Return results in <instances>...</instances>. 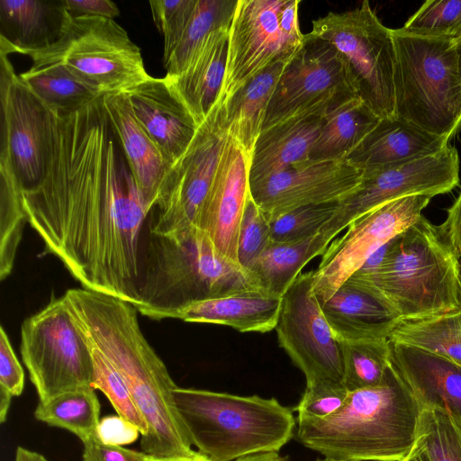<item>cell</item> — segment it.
I'll return each mask as SVG.
<instances>
[{
	"label": "cell",
	"instance_id": "cell-44",
	"mask_svg": "<svg viewBox=\"0 0 461 461\" xmlns=\"http://www.w3.org/2000/svg\"><path fill=\"white\" fill-rule=\"evenodd\" d=\"M24 388V372L3 326L0 329V422L7 420L14 396Z\"/></svg>",
	"mask_w": 461,
	"mask_h": 461
},
{
	"label": "cell",
	"instance_id": "cell-4",
	"mask_svg": "<svg viewBox=\"0 0 461 461\" xmlns=\"http://www.w3.org/2000/svg\"><path fill=\"white\" fill-rule=\"evenodd\" d=\"M460 265L439 225L421 215L388 242L372 274L353 276L379 290L402 321H418L461 312Z\"/></svg>",
	"mask_w": 461,
	"mask_h": 461
},
{
	"label": "cell",
	"instance_id": "cell-41",
	"mask_svg": "<svg viewBox=\"0 0 461 461\" xmlns=\"http://www.w3.org/2000/svg\"><path fill=\"white\" fill-rule=\"evenodd\" d=\"M272 242L270 222L250 195L239 230L237 248L239 265L248 272L256 259Z\"/></svg>",
	"mask_w": 461,
	"mask_h": 461
},
{
	"label": "cell",
	"instance_id": "cell-52",
	"mask_svg": "<svg viewBox=\"0 0 461 461\" xmlns=\"http://www.w3.org/2000/svg\"><path fill=\"white\" fill-rule=\"evenodd\" d=\"M402 461H426V459L420 448L415 444L411 453Z\"/></svg>",
	"mask_w": 461,
	"mask_h": 461
},
{
	"label": "cell",
	"instance_id": "cell-9",
	"mask_svg": "<svg viewBox=\"0 0 461 461\" xmlns=\"http://www.w3.org/2000/svg\"><path fill=\"white\" fill-rule=\"evenodd\" d=\"M299 5V0H238L229 29L219 104L264 69L290 59L298 51L304 41Z\"/></svg>",
	"mask_w": 461,
	"mask_h": 461
},
{
	"label": "cell",
	"instance_id": "cell-29",
	"mask_svg": "<svg viewBox=\"0 0 461 461\" xmlns=\"http://www.w3.org/2000/svg\"><path fill=\"white\" fill-rule=\"evenodd\" d=\"M380 120L358 96L340 103L324 114L308 163L345 158Z\"/></svg>",
	"mask_w": 461,
	"mask_h": 461
},
{
	"label": "cell",
	"instance_id": "cell-22",
	"mask_svg": "<svg viewBox=\"0 0 461 461\" xmlns=\"http://www.w3.org/2000/svg\"><path fill=\"white\" fill-rule=\"evenodd\" d=\"M391 350L393 365L421 409L445 407L461 419V366L400 343L391 342Z\"/></svg>",
	"mask_w": 461,
	"mask_h": 461
},
{
	"label": "cell",
	"instance_id": "cell-51",
	"mask_svg": "<svg viewBox=\"0 0 461 461\" xmlns=\"http://www.w3.org/2000/svg\"><path fill=\"white\" fill-rule=\"evenodd\" d=\"M153 461H209L204 456L198 451L192 456H176V457H154Z\"/></svg>",
	"mask_w": 461,
	"mask_h": 461
},
{
	"label": "cell",
	"instance_id": "cell-53",
	"mask_svg": "<svg viewBox=\"0 0 461 461\" xmlns=\"http://www.w3.org/2000/svg\"><path fill=\"white\" fill-rule=\"evenodd\" d=\"M454 41L458 54L459 70L461 75V38L455 40Z\"/></svg>",
	"mask_w": 461,
	"mask_h": 461
},
{
	"label": "cell",
	"instance_id": "cell-55",
	"mask_svg": "<svg viewBox=\"0 0 461 461\" xmlns=\"http://www.w3.org/2000/svg\"><path fill=\"white\" fill-rule=\"evenodd\" d=\"M316 461H348V460H339V459H335V458H331V457H326L323 458V459H317Z\"/></svg>",
	"mask_w": 461,
	"mask_h": 461
},
{
	"label": "cell",
	"instance_id": "cell-14",
	"mask_svg": "<svg viewBox=\"0 0 461 461\" xmlns=\"http://www.w3.org/2000/svg\"><path fill=\"white\" fill-rule=\"evenodd\" d=\"M0 153L8 157L23 190L43 178L52 148L54 113L21 79L0 52Z\"/></svg>",
	"mask_w": 461,
	"mask_h": 461
},
{
	"label": "cell",
	"instance_id": "cell-1",
	"mask_svg": "<svg viewBox=\"0 0 461 461\" xmlns=\"http://www.w3.org/2000/svg\"><path fill=\"white\" fill-rule=\"evenodd\" d=\"M45 175L22 191L26 220L83 288L137 307L146 208L102 98L55 112Z\"/></svg>",
	"mask_w": 461,
	"mask_h": 461
},
{
	"label": "cell",
	"instance_id": "cell-17",
	"mask_svg": "<svg viewBox=\"0 0 461 461\" xmlns=\"http://www.w3.org/2000/svg\"><path fill=\"white\" fill-rule=\"evenodd\" d=\"M362 175L345 158L306 163L250 185V194L270 222L303 206L340 202Z\"/></svg>",
	"mask_w": 461,
	"mask_h": 461
},
{
	"label": "cell",
	"instance_id": "cell-25",
	"mask_svg": "<svg viewBox=\"0 0 461 461\" xmlns=\"http://www.w3.org/2000/svg\"><path fill=\"white\" fill-rule=\"evenodd\" d=\"M282 298L253 288L194 302L177 311L173 319L186 322L230 326L240 332H268L276 329Z\"/></svg>",
	"mask_w": 461,
	"mask_h": 461
},
{
	"label": "cell",
	"instance_id": "cell-48",
	"mask_svg": "<svg viewBox=\"0 0 461 461\" xmlns=\"http://www.w3.org/2000/svg\"><path fill=\"white\" fill-rule=\"evenodd\" d=\"M447 212L439 227L461 258V191Z\"/></svg>",
	"mask_w": 461,
	"mask_h": 461
},
{
	"label": "cell",
	"instance_id": "cell-50",
	"mask_svg": "<svg viewBox=\"0 0 461 461\" xmlns=\"http://www.w3.org/2000/svg\"><path fill=\"white\" fill-rule=\"evenodd\" d=\"M234 461H287V459L274 451L252 454L238 458Z\"/></svg>",
	"mask_w": 461,
	"mask_h": 461
},
{
	"label": "cell",
	"instance_id": "cell-28",
	"mask_svg": "<svg viewBox=\"0 0 461 461\" xmlns=\"http://www.w3.org/2000/svg\"><path fill=\"white\" fill-rule=\"evenodd\" d=\"M289 60L279 61L267 68L221 105L227 133L249 156L261 133L277 81Z\"/></svg>",
	"mask_w": 461,
	"mask_h": 461
},
{
	"label": "cell",
	"instance_id": "cell-12",
	"mask_svg": "<svg viewBox=\"0 0 461 461\" xmlns=\"http://www.w3.org/2000/svg\"><path fill=\"white\" fill-rule=\"evenodd\" d=\"M357 96L348 64L330 42L304 34L276 86L262 131L289 120L324 115Z\"/></svg>",
	"mask_w": 461,
	"mask_h": 461
},
{
	"label": "cell",
	"instance_id": "cell-2",
	"mask_svg": "<svg viewBox=\"0 0 461 461\" xmlns=\"http://www.w3.org/2000/svg\"><path fill=\"white\" fill-rule=\"evenodd\" d=\"M421 411L392 363L379 384L349 392L344 406L333 415L297 417L296 437L326 457L402 461L416 444Z\"/></svg>",
	"mask_w": 461,
	"mask_h": 461
},
{
	"label": "cell",
	"instance_id": "cell-16",
	"mask_svg": "<svg viewBox=\"0 0 461 461\" xmlns=\"http://www.w3.org/2000/svg\"><path fill=\"white\" fill-rule=\"evenodd\" d=\"M432 196L415 194L384 203L354 221L330 243L313 271V292L321 304L382 246L416 222Z\"/></svg>",
	"mask_w": 461,
	"mask_h": 461
},
{
	"label": "cell",
	"instance_id": "cell-40",
	"mask_svg": "<svg viewBox=\"0 0 461 461\" xmlns=\"http://www.w3.org/2000/svg\"><path fill=\"white\" fill-rule=\"evenodd\" d=\"M337 208L338 203L312 204L297 208L276 218L270 221L272 241L294 242L314 236Z\"/></svg>",
	"mask_w": 461,
	"mask_h": 461
},
{
	"label": "cell",
	"instance_id": "cell-23",
	"mask_svg": "<svg viewBox=\"0 0 461 461\" xmlns=\"http://www.w3.org/2000/svg\"><path fill=\"white\" fill-rule=\"evenodd\" d=\"M449 142L395 115L381 119L345 159L362 171L371 170L435 154Z\"/></svg>",
	"mask_w": 461,
	"mask_h": 461
},
{
	"label": "cell",
	"instance_id": "cell-18",
	"mask_svg": "<svg viewBox=\"0 0 461 461\" xmlns=\"http://www.w3.org/2000/svg\"><path fill=\"white\" fill-rule=\"evenodd\" d=\"M249 159L228 134L197 221V228L207 233L216 250L237 264L240 225L251 195Z\"/></svg>",
	"mask_w": 461,
	"mask_h": 461
},
{
	"label": "cell",
	"instance_id": "cell-11",
	"mask_svg": "<svg viewBox=\"0 0 461 461\" xmlns=\"http://www.w3.org/2000/svg\"><path fill=\"white\" fill-rule=\"evenodd\" d=\"M227 135L223 109L217 103L185 152L167 167L148 221L150 232L176 238L197 228Z\"/></svg>",
	"mask_w": 461,
	"mask_h": 461
},
{
	"label": "cell",
	"instance_id": "cell-54",
	"mask_svg": "<svg viewBox=\"0 0 461 461\" xmlns=\"http://www.w3.org/2000/svg\"><path fill=\"white\" fill-rule=\"evenodd\" d=\"M459 38H461V18H460V22L458 23V26L456 28V33L454 35L453 40L455 41V40H457Z\"/></svg>",
	"mask_w": 461,
	"mask_h": 461
},
{
	"label": "cell",
	"instance_id": "cell-36",
	"mask_svg": "<svg viewBox=\"0 0 461 461\" xmlns=\"http://www.w3.org/2000/svg\"><path fill=\"white\" fill-rule=\"evenodd\" d=\"M344 384L353 392L379 384L392 365L391 342L385 339L340 341Z\"/></svg>",
	"mask_w": 461,
	"mask_h": 461
},
{
	"label": "cell",
	"instance_id": "cell-3",
	"mask_svg": "<svg viewBox=\"0 0 461 461\" xmlns=\"http://www.w3.org/2000/svg\"><path fill=\"white\" fill-rule=\"evenodd\" d=\"M253 288L258 287L250 275L221 255L199 228L176 238L148 230L136 307L141 315L156 321L173 319L194 302Z\"/></svg>",
	"mask_w": 461,
	"mask_h": 461
},
{
	"label": "cell",
	"instance_id": "cell-49",
	"mask_svg": "<svg viewBox=\"0 0 461 461\" xmlns=\"http://www.w3.org/2000/svg\"><path fill=\"white\" fill-rule=\"evenodd\" d=\"M14 461H49L39 452L28 449L23 447H18L15 451Z\"/></svg>",
	"mask_w": 461,
	"mask_h": 461
},
{
	"label": "cell",
	"instance_id": "cell-10",
	"mask_svg": "<svg viewBox=\"0 0 461 461\" xmlns=\"http://www.w3.org/2000/svg\"><path fill=\"white\" fill-rule=\"evenodd\" d=\"M20 350L39 402L92 387L90 348L72 321L63 296L52 298L23 321Z\"/></svg>",
	"mask_w": 461,
	"mask_h": 461
},
{
	"label": "cell",
	"instance_id": "cell-42",
	"mask_svg": "<svg viewBox=\"0 0 461 461\" xmlns=\"http://www.w3.org/2000/svg\"><path fill=\"white\" fill-rule=\"evenodd\" d=\"M197 0L149 1L153 21L163 34V62H167L180 42Z\"/></svg>",
	"mask_w": 461,
	"mask_h": 461
},
{
	"label": "cell",
	"instance_id": "cell-7",
	"mask_svg": "<svg viewBox=\"0 0 461 461\" xmlns=\"http://www.w3.org/2000/svg\"><path fill=\"white\" fill-rule=\"evenodd\" d=\"M32 66L59 63L101 95L122 93L148 79L140 49L114 20L67 11L59 38L23 50Z\"/></svg>",
	"mask_w": 461,
	"mask_h": 461
},
{
	"label": "cell",
	"instance_id": "cell-31",
	"mask_svg": "<svg viewBox=\"0 0 461 461\" xmlns=\"http://www.w3.org/2000/svg\"><path fill=\"white\" fill-rule=\"evenodd\" d=\"M19 76L55 112H74L103 97L59 63L32 66Z\"/></svg>",
	"mask_w": 461,
	"mask_h": 461
},
{
	"label": "cell",
	"instance_id": "cell-39",
	"mask_svg": "<svg viewBox=\"0 0 461 461\" xmlns=\"http://www.w3.org/2000/svg\"><path fill=\"white\" fill-rule=\"evenodd\" d=\"M461 18V0H429L401 29L410 34L453 40Z\"/></svg>",
	"mask_w": 461,
	"mask_h": 461
},
{
	"label": "cell",
	"instance_id": "cell-13",
	"mask_svg": "<svg viewBox=\"0 0 461 461\" xmlns=\"http://www.w3.org/2000/svg\"><path fill=\"white\" fill-rule=\"evenodd\" d=\"M459 157L448 144L442 150L399 164L363 171L361 183L345 199L319 233L331 241L350 223L374 209L402 197H432L459 185Z\"/></svg>",
	"mask_w": 461,
	"mask_h": 461
},
{
	"label": "cell",
	"instance_id": "cell-45",
	"mask_svg": "<svg viewBox=\"0 0 461 461\" xmlns=\"http://www.w3.org/2000/svg\"><path fill=\"white\" fill-rule=\"evenodd\" d=\"M83 461H153L154 456L119 445L106 444L97 435L82 441Z\"/></svg>",
	"mask_w": 461,
	"mask_h": 461
},
{
	"label": "cell",
	"instance_id": "cell-24",
	"mask_svg": "<svg viewBox=\"0 0 461 461\" xmlns=\"http://www.w3.org/2000/svg\"><path fill=\"white\" fill-rule=\"evenodd\" d=\"M229 30L211 33L178 74L165 76L198 125L219 100L226 69Z\"/></svg>",
	"mask_w": 461,
	"mask_h": 461
},
{
	"label": "cell",
	"instance_id": "cell-27",
	"mask_svg": "<svg viewBox=\"0 0 461 461\" xmlns=\"http://www.w3.org/2000/svg\"><path fill=\"white\" fill-rule=\"evenodd\" d=\"M67 14L62 1H0V52L7 55L50 46L60 35Z\"/></svg>",
	"mask_w": 461,
	"mask_h": 461
},
{
	"label": "cell",
	"instance_id": "cell-38",
	"mask_svg": "<svg viewBox=\"0 0 461 461\" xmlns=\"http://www.w3.org/2000/svg\"><path fill=\"white\" fill-rule=\"evenodd\" d=\"M86 343L93 363L92 387L102 391L117 415L134 425L141 437L146 436L149 431L148 423L133 401L121 374L97 347L88 341Z\"/></svg>",
	"mask_w": 461,
	"mask_h": 461
},
{
	"label": "cell",
	"instance_id": "cell-15",
	"mask_svg": "<svg viewBox=\"0 0 461 461\" xmlns=\"http://www.w3.org/2000/svg\"><path fill=\"white\" fill-rule=\"evenodd\" d=\"M313 271L300 274L283 295L276 330L279 345L306 378L344 384L341 342L333 334L313 292Z\"/></svg>",
	"mask_w": 461,
	"mask_h": 461
},
{
	"label": "cell",
	"instance_id": "cell-21",
	"mask_svg": "<svg viewBox=\"0 0 461 461\" xmlns=\"http://www.w3.org/2000/svg\"><path fill=\"white\" fill-rule=\"evenodd\" d=\"M102 103L137 188L150 212L157 204L167 164L135 118L124 93L104 95Z\"/></svg>",
	"mask_w": 461,
	"mask_h": 461
},
{
	"label": "cell",
	"instance_id": "cell-43",
	"mask_svg": "<svg viewBox=\"0 0 461 461\" xmlns=\"http://www.w3.org/2000/svg\"><path fill=\"white\" fill-rule=\"evenodd\" d=\"M348 393L343 383L321 382L306 385L295 407L297 417L324 419L331 416L344 406Z\"/></svg>",
	"mask_w": 461,
	"mask_h": 461
},
{
	"label": "cell",
	"instance_id": "cell-26",
	"mask_svg": "<svg viewBox=\"0 0 461 461\" xmlns=\"http://www.w3.org/2000/svg\"><path fill=\"white\" fill-rule=\"evenodd\" d=\"M324 115L295 118L259 134L249 159V185L309 162Z\"/></svg>",
	"mask_w": 461,
	"mask_h": 461
},
{
	"label": "cell",
	"instance_id": "cell-46",
	"mask_svg": "<svg viewBox=\"0 0 461 461\" xmlns=\"http://www.w3.org/2000/svg\"><path fill=\"white\" fill-rule=\"evenodd\" d=\"M140 434L131 423L119 415L105 416L100 420L97 436L106 444L127 445L134 442Z\"/></svg>",
	"mask_w": 461,
	"mask_h": 461
},
{
	"label": "cell",
	"instance_id": "cell-20",
	"mask_svg": "<svg viewBox=\"0 0 461 461\" xmlns=\"http://www.w3.org/2000/svg\"><path fill=\"white\" fill-rule=\"evenodd\" d=\"M321 308L339 341L388 339L402 321L397 310L379 290L353 276Z\"/></svg>",
	"mask_w": 461,
	"mask_h": 461
},
{
	"label": "cell",
	"instance_id": "cell-30",
	"mask_svg": "<svg viewBox=\"0 0 461 461\" xmlns=\"http://www.w3.org/2000/svg\"><path fill=\"white\" fill-rule=\"evenodd\" d=\"M330 241L321 233L294 241L272 244L256 259L248 273L257 286L283 297L313 258L322 255Z\"/></svg>",
	"mask_w": 461,
	"mask_h": 461
},
{
	"label": "cell",
	"instance_id": "cell-6",
	"mask_svg": "<svg viewBox=\"0 0 461 461\" xmlns=\"http://www.w3.org/2000/svg\"><path fill=\"white\" fill-rule=\"evenodd\" d=\"M395 115L450 141L461 131V75L454 40L392 29Z\"/></svg>",
	"mask_w": 461,
	"mask_h": 461
},
{
	"label": "cell",
	"instance_id": "cell-34",
	"mask_svg": "<svg viewBox=\"0 0 461 461\" xmlns=\"http://www.w3.org/2000/svg\"><path fill=\"white\" fill-rule=\"evenodd\" d=\"M238 0H197L193 14L176 49L164 65L166 76L178 74L207 37L229 30Z\"/></svg>",
	"mask_w": 461,
	"mask_h": 461
},
{
	"label": "cell",
	"instance_id": "cell-19",
	"mask_svg": "<svg viewBox=\"0 0 461 461\" xmlns=\"http://www.w3.org/2000/svg\"><path fill=\"white\" fill-rule=\"evenodd\" d=\"M122 93L168 167L187 149L199 125L165 77L150 76Z\"/></svg>",
	"mask_w": 461,
	"mask_h": 461
},
{
	"label": "cell",
	"instance_id": "cell-32",
	"mask_svg": "<svg viewBox=\"0 0 461 461\" xmlns=\"http://www.w3.org/2000/svg\"><path fill=\"white\" fill-rule=\"evenodd\" d=\"M388 339L438 355L461 366V312L418 321H402L392 330Z\"/></svg>",
	"mask_w": 461,
	"mask_h": 461
},
{
	"label": "cell",
	"instance_id": "cell-47",
	"mask_svg": "<svg viewBox=\"0 0 461 461\" xmlns=\"http://www.w3.org/2000/svg\"><path fill=\"white\" fill-rule=\"evenodd\" d=\"M65 9L73 15L98 16L114 20L120 10L110 0H62Z\"/></svg>",
	"mask_w": 461,
	"mask_h": 461
},
{
	"label": "cell",
	"instance_id": "cell-8",
	"mask_svg": "<svg viewBox=\"0 0 461 461\" xmlns=\"http://www.w3.org/2000/svg\"><path fill=\"white\" fill-rule=\"evenodd\" d=\"M309 35L334 45L344 57L357 96L379 118L395 116V49L367 1L344 13L330 12L312 22Z\"/></svg>",
	"mask_w": 461,
	"mask_h": 461
},
{
	"label": "cell",
	"instance_id": "cell-37",
	"mask_svg": "<svg viewBox=\"0 0 461 461\" xmlns=\"http://www.w3.org/2000/svg\"><path fill=\"white\" fill-rule=\"evenodd\" d=\"M416 446L426 461H461V419L445 407L423 408Z\"/></svg>",
	"mask_w": 461,
	"mask_h": 461
},
{
	"label": "cell",
	"instance_id": "cell-35",
	"mask_svg": "<svg viewBox=\"0 0 461 461\" xmlns=\"http://www.w3.org/2000/svg\"><path fill=\"white\" fill-rule=\"evenodd\" d=\"M22 187L11 162L0 155V277L12 272L16 251L27 221L23 206Z\"/></svg>",
	"mask_w": 461,
	"mask_h": 461
},
{
	"label": "cell",
	"instance_id": "cell-5",
	"mask_svg": "<svg viewBox=\"0 0 461 461\" xmlns=\"http://www.w3.org/2000/svg\"><path fill=\"white\" fill-rule=\"evenodd\" d=\"M173 397L192 445L209 461L278 452L294 436V414L275 398L178 386Z\"/></svg>",
	"mask_w": 461,
	"mask_h": 461
},
{
	"label": "cell",
	"instance_id": "cell-33",
	"mask_svg": "<svg viewBox=\"0 0 461 461\" xmlns=\"http://www.w3.org/2000/svg\"><path fill=\"white\" fill-rule=\"evenodd\" d=\"M100 409L95 390L88 386L39 402L34 417L49 426L67 429L83 441L97 435Z\"/></svg>",
	"mask_w": 461,
	"mask_h": 461
},
{
	"label": "cell",
	"instance_id": "cell-56",
	"mask_svg": "<svg viewBox=\"0 0 461 461\" xmlns=\"http://www.w3.org/2000/svg\"><path fill=\"white\" fill-rule=\"evenodd\" d=\"M460 279H461V265H460Z\"/></svg>",
	"mask_w": 461,
	"mask_h": 461
}]
</instances>
